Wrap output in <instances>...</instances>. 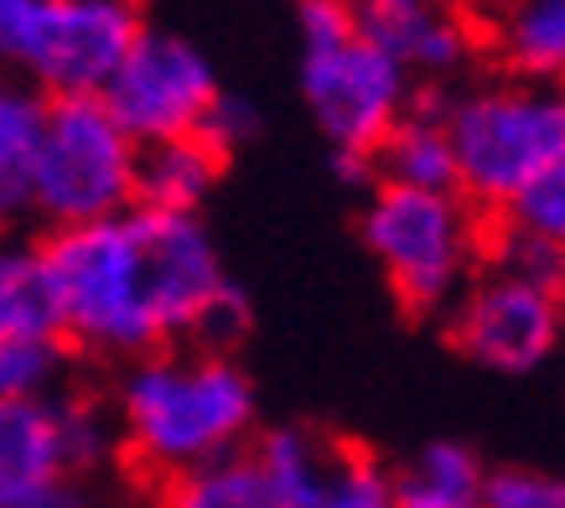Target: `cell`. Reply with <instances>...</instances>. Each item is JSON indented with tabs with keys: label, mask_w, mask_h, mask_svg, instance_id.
I'll use <instances>...</instances> for the list:
<instances>
[{
	"label": "cell",
	"mask_w": 565,
	"mask_h": 508,
	"mask_svg": "<svg viewBox=\"0 0 565 508\" xmlns=\"http://www.w3.org/2000/svg\"><path fill=\"white\" fill-rule=\"evenodd\" d=\"M63 342L136 363L182 348L192 317L228 281L198 213L125 208L115 219L57 229L42 244Z\"/></svg>",
	"instance_id": "cell-1"
},
{
	"label": "cell",
	"mask_w": 565,
	"mask_h": 508,
	"mask_svg": "<svg viewBox=\"0 0 565 508\" xmlns=\"http://www.w3.org/2000/svg\"><path fill=\"white\" fill-rule=\"evenodd\" d=\"M109 421L115 452L140 477L167 483L244 452L259 421L255 379L239 369V358L161 348L125 363L109 394Z\"/></svg>",
	"instance_id": "cell-2"
},
{
	"label": "cell",
	"mask_w": 565,
	"mask_h": 508,
	"mask_svg": "<svg viewBox=\"0 0 565 508\" xmlns=\"http://www.w3.org/2000/svg\"><path fill=\"white\" fill-rule=\"evenodd\" d=\"M441 130L457 167V198L482 219H498L519 192L565 167V99L550 84H493L462 88L441 99Z\"/></svg>",
	"instance_id": "cell-3"
},
{
	"label": "cell",
	"mask_w": 565,
	"mask_h": 508,
	"mask_svg": "<svg viewBox=\"0 0 565 508\" xmlns=\"http://www.w3.org/2000/svg\"><path fill=\"white\" fill-rule=\"evenodd\" d=\"M363 250L379 260L394 301L411 317H446L482 271V219L457 192H411L379 182L359 219Z\"/></svg>",
	"instance_id": "cell-4"
},
{
	"label": "cell",
	"mask_w": 565,
	"mask_h": 508,
	"mask_svg": "<svg viewBox=\"0 0 565 508\" xmlns=\"http://www.w3.org/2000/svg\"><path fill=\"white\" fill-rule=\"evenodd\" d=\"M140 32L136 0H0V63L42 99H99Z\"/></svg>",
	"instance_id": "cell-5"
},
{
	"label": "cell",
	"mask_w": 565,
	"mask_h": 508,
	"mask_svg": "<svg viewBox=\"0 0 565 508\" xmlns=\"http://www.w3.org/2000/svg\"><path fill=\"white\" fill-rule=\"evenodd\" d=\"M136 208V140L99 99H47L32 171V213L57 229L115 219Z\"/></svg>",
	"instance_id": "cell-6"
},
{
	"label": "cell",
	"mask_w": 565,
	"mask_h": 508,
	"mask_svg": "<svg viewBox=\"0 0 565 508\" xmlns=\"http://www.w3.org/2000/svg\"><path fill=\"white\" fill-rule=\"evenodd\" d=\"M301 99L332 151L374 156L394 125L411 115L415 84L353 32L343 42L301 47Z\"/></svg>",
	"instance_id": "cell-7"
},
{
	"label": "cell",
	"mask_w": 565,
	"mask_h": 508,
	"mask_svg": "<svg viewBox=\"0 0 565 508\" xmlns=\"http://www.w3.org/2000/svg\"><path fill=\"white\" fill-rule=\"evenodd\" d=\"M218 99V73L188 36L146 27L130 42L125 63L104 84L99 104L136 146L198 136L207 104Z\"/></svg>",
	"instance_id": "cell-8"
},
{
	"label": "cell",
	"mask_w": 565,
	"mask_h": 508,
	"mask_svg": "<svg viewBox=\"0 0 565 508\" xmlns=\"http://www.w3.org/2000/svg\"><path fill=\"white\" fill-rule=\"evenodd\" d=\"M457 353L493 373H534L561 348V290L478 271L446 311Z\"/></svg>",
	"instance_id": "cell-9"
},
{
	"label": "cell",
	"mask_w": 565,
	"mask_h": 508,
	"mask_svg": "<svg viewBox=\"0 0 565 508\" xmlns=\"http://www.w3.org/2000/svg\"><path fill=\"white\" fill-rule=\"evenodd\" d=\"M353 11H359L363 42L384 52L415 88L420 78L430 88H446L482 52L478 17H462V11H436L415 0H353Z\"/></svg>",
	"instance_id": "cell-10"
},
{
	"label": "cell",
	"mask_w": 565,
	"mask_h": 508,
	"mask_svg": "<svg viewBox=\"0 0 565 508\" xmlns=\"http://www.w3.org/2000/svg\"><path fill=\"white\" fill-rule=\"evenodd\" d=\"M482 47L498 57L503 78L555 84L565 68V0H482Z\"/></svg>",
	"instance_id": "cell-11"
},
{
	"label": "cell",
	"mask_w": 565,
	"mask_h": 508,
	"mask_svg": "<svg viewBox=\"0 0 565 508\" xmlns=\"http://www.w3.org/2000/svg\"><path fill=\"white\" fill-rule=\"evenodd\" d=\"M68 483L52 400H0V508H32Z\"/></svg>",
	"instance_id": "cell-12"
},
{
	"label": "cell",
	"mask_w": 565,
	"mask_h": 508,
	"mask_svg": "<svg viewBox=\"0 0 565 508\" xmlns=\"http://www.w3.org/2000/svg\"><path fill=\"white\" fill-rule=\"evenodd\" d=\"M446 88H415L411 115L390 130V140L374 151V171L384 187H411V192H457V167L441 130Z\"/></svg>",
	"instance_id": "cell-13"
},
{
	"label": "cell",
	"mask_w": 565,
	"mask_h": 508,
	"mask_svg": "<svg viewBox=\"0 0 565 508\" xmlns=\"http://www.w3.org/2000/svg\"><path fill=\"white\" fill-rule=\"evenodd\" d=\"M223 167L228 161L218 151H207L198 136L136 146V208H151V213H198L213 198Z\"/></svg>",
	"instance_id": "cell-14"
},
{
	"label": "cell",
	"mask_w": 565,
	"mask_h": 508,
	"mask_svg": "<svg viewBox=\"0 0 565 508\" xmlns=\"http://www.w3.org/2000/svg\"><path fill=\"white\" fill-rule=\"evenodd\" d=\"M249 462L259 467L270 508H317L327 467H332V441H322L307 425H275V431L255 436Z\"/></svg>",
	"instance_id": "cell-15"
},
{
	"label": "cell",
	"mask_w": 565,
	"mask_h": 508,
	"mask_svg": "<svg viewBox=\"0 0 565 508\" xmlns=\"http://www.w3.org/2000/svg\"><path fill=\"white\" fill-rule=\"evenodd\" d=\"M47 99L26 84H0V234L32 213V171Z\"/></svg>",
	"instance_id": "cell-16"
},
{
	"label": "cell",
	"mask_w": 565,
	"mask_h": 508,
	"mask_svg": "<svg viewBox=\"0 0 565 508\" xmlns=\"http://www.w3.org/2000/svg\"><path fill=\"white\" fill-rule=\"evenodd\" d=\"M0 338H63L42 250L0 234Z\"/></svg>",
	"instance_id": "cell-17"
},
{
	"label": "cell",
	"mask_w": 565,
	"mask_h": 508,
	"mask_svg": "<svg viewBox=\"0 0 565 508\" xmlns=\"http://www.w3.org/2000/svg\"><path fill=\"white\" fill-rule=\"evenodd\" d=\"M482 462L462 441H430L426 452L394 477V508H478Z\"/></svg>",
	"instance_id": "cell-18"
},
{
	"label": "cell",
	"mask_w": 565,
	"mask_h": 508,
	"mask_svg": "<svg viewBox=\"0 0 565 508\" xmlns=\"http://www.w3.org/2000/svg\"><path fill=\"white\" fill-rule=\"evenodd\" d=\"M151 508H270V493L259 483V467L249 462V452H234L223 462L156 483Z\"/></svg>",
	"instance_id": "cell-19"
},
{
	"label": "cell",
	"mask_w": 565,
	"mask_h": 508,
	"mask_svg": "<svg viewBox=\"0 0 565 508\" xmlns=\"http://www.w3.org/2000/svg\"><path fill=\"white\" fill-rule=\"evenodd\" d=\"M482 271L509 275V281H530V286L561 290L565 275V254L561 244H550L540 234H524L514 223L488 219V234H482Z\"/></svg>",
	"instance_id": "cell-20"
},
{
	"label": "cell",
	"mask_w": 565,
	"mask_h": 508,
	"mask_svg": "<svg viewBox=\"0 0 565 508\" xmlns=\"http://www.w3.org/2000/svg\"><path fill=\"white\" fill-rule=\"evenodd\" d=\"M68 369L63 338H0V400H52Z\"/></svg>",
	"instance_id": "cell-21"
},
{
	"label": "cell",
	"mask_w": 565,
	"mask_h": 508,
	"mask_svg": "<svg viewBox=\"0 0 565 508\" xmlns=\"http://www.w3.org/2000/svg\"><path fill=\"white\" fill-rule=\"evenodd\" d=\"M52 415H57V441H63L68 477L99 467V462L115 452V421H109V405H99L94 394H52Z\"/></svg>",
	"instance_id": "cell-22"
},
{
	"label": "cell",
	"mask_w": 565,
	"mask_h": 508,
	"mask_svg": "<svg viewBox=\"0 0 565 508\" xmlns=\"http://www.w3.org/2000/svg\"><path fill=\"white\" fill-rule=\"evenodd\" d=\"M317 508H394V473L363 446H332Z\"/></svg>",
	"instance_id": "cell-23"
},
{
	"label": "cell",
	"mask_w": 565,
	"mask_h": 508,
	"mask_svg": "<svg viewBox=\"0 0 565 508\" xmlns=\"http://www.w3.org/2000/svg\"><path fill=\"white\" fill-rule=\"evenodd\" d=\"M249 301H244V290L234 286V281H223L213 296H207V306L192 317L188 338H182V348H192V353H213V358H234L239 353V342L249 338Z\"/></svg>",
	"instance_id": "cell-24"
},
{
	"label": "cell",
	"mask_w": 565,
	"mask_h": 508,
	"mask_svg": "<svg viewBox=\"0 0 565 508\" xmlns=\"http://www.w3.org/2000/svg\"><path fill=\"white\" fill-rule=\"evenodd\" d=\"M478 508H565V488L540 467H498L482 477Z\"/></svg>",
	"instance_id": "cell-25"
},
{
	"label": "cell",
	"mask_w": 565,
	"mask_h": 508,
	"mask_svg": "<svg viewBox=\"0 0 565 508\" xmlns=\"http://www.w3.org/2000/svg\"><path fill=\"white\" fill-rule=\"evenodd\" d=\"M498 219L524 229V234H540V239H550V244H561L565 239V167L540 177V182H530Z\"/></svg>",
	"instance_id": "cell-26"
},
{
	"label": "cell",
	"mask_w": 565,
	"mask_h": 508,
	"mask_svg": "<svg viewBox=\"0 0 565 508\" xmlns=\"http://www.w3.org/2000/svg\"><path fill=\"white\" fill-rule=\"evenodd\" d=\"M259 136V109L244 94H228V88H218V99L207 104L203 125H198V140H203L207 151H218L223 161L239 151V146H249V140Z\"/></svg>",
	"instance_id": "cell-27"
},
{
	"label": "cell",
	"mask_w": 565,
	"mask_h": 508,
	"mask_svg": "<svg viewBox=\"0 0 565 508\" xmlns=\"http://www.w3.org/2000/svg\"><path fill=\"white\" fill-rule=\"evenodd\" d=\"M296 27H301V47H322V42H343L359 32V11L353 0H301Z\"/></svg>",
	"instance_id": "cell-28"
},
{
	"label": "cell",
	"mask_w": 565,
	"mask_h": 508,
	"mask_svg": "<svg viewBox=\"0 0 565 508\" xmlns=\"http://www.w3.org/2000/svg\"><path fill=\"white\" fill-rule=\"evenodd\" d=\"M332 167H338V177H343L348 187H363V192H374V187H379L374 156H348V151H332Z\"/></svg>",
	"instance_id": "cell-29"
},
{
	"label": "cell",
	"mask_w": 565,
	"mask_h": 508,
	"mask_svg": "<svg viewBox=\"0 0 565 508\" xmlns=\"http://www.w3.org/2000/svg\"><path fill=\"white\" fill-rule=\"evenodd\" d=\"M415 6H436V11H462V17H478L482 0H415Z\"/></svg>",
	"instance_id": "cell-30"
}]
</instances>
